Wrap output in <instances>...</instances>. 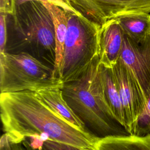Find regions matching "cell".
Listing matches in <instances>:
<instances>
[{"mask_svg":"<svg viewBox=\"0 0 150 150\" xmlns=\"http://www.w3.org/2000/svg\"><path fill=\"white\" fill-rule=\"evenodd\" d=\"M64 83L55 76L53 68L29 53H0L1 93L38 91L52 87L62 88Z\"/></svg>","mask_w":150,"mask_h":150,"instance_id":"obj_5","label":"cell"},{"mask_svg":"<svg viewBox=\"0 0 150 150\" xmlns=\"http://www.w3.org/2000/svg\"><path fill=\"white\" fill-rule=\"evenodd\" d=\"M11 16L19 39L14 49H19V52L28 49L30 54L53 68L56 54L54 25L43 3L25 2L16 6Z\"/></svg>","mask_w":150,"mask_h":150,"instance_id":"obj_3","label":"cell"},{"mask_svg":"<svg viewBox=\"0 0 150 150\" xmlns=\"http://www.w3.org/2000/svg\"><path fill=\"white\" fill-rule=\"evenodd\" d=\"M96 148L97 150H150V134L104 137L97 141Z\"/></svg>","mask_w":150,"mask_h":150,"instance_id":"obj_12","label":"cell"},{"mask_svg":"<svg viewBox=\"0 0 150 150\" xmlns=\"http://www.w3.org/2000/svg\"><path fill=\"white\" fill-rule=\"evenodd\" d=\"M101 76L107 102L115 118L125 127L123 108L111 68L106 67L101 63Z\"/></svg>","mask_w":150,"mask_h":150,"instance_id":"obj_13","label":"cell"},{"mask_svg":"<svg viewBox=\"0 0 150 150\" xmlns=\"http://www.w3.org/2000/svg\"><path fill=\"white\" fill-rule=\"evenodd\" d=\"M8 15L1 13L0 15V53L6 52L7 43L6 17Z\"/></svg>","mask_w":150,"mask_h":150,"instance_id":"obj_18","label":"cell"},{"mask_svg":"<svg viewBox=\"0 0 150 150\" xmlns=\"http://www.w3.org/2000/svg\"><path fill=\"white\" fill-rule=\"evenodd\" d=\"M43 3L50 12L53 22L56 43L55 62L53 70L55 76L61 79V70L67 29V12L53 4Z\"/></svg>","mask_w":150,"mask_h":150,"instance_id":"obj_11","label":"cell"},{"mask_svg":"<svg viewBox=\"0 0 150 150\" xmlns=\"http://www.w3.org/2000/svg\"><path fill=\"white\" fill-rule=\"evenodd\" d=\"M0 150H27L22 142H12L6 135L2 134L0 140Z\"/></svg>","mask_w":150,"mask_h":150,"instance_id":"obj_19","label":"cell"},{"mask_svg":"<svg viewBox=\"0 0 150 150\" xmlns=\"http://www.w3.org/2000/svg\"><path fill=\"white\" fill-rule=\"evenodd\" d=\"M111 69L123 108L125 129L134 135L146 107V97L134 73L120 60L118 59Z\"/></svg>","mask_w":150,"mask_h":150,"instance_id":"obj_6","label":"cell"},{"mask_svg":"<svg viewBox=\"0 0 150 150\" xmlns=\"http://www.w3.org/2000/svg\"><path fill=\"white\" fill-rule=\"evenodd\" d=\"M117 20L124 34L137 42L150 35V13H137Z\"/></svg>","mask_w":150,"mask_h":150,"instance_id":"obj_14","label":"cell"},{"mask_svg":"<svg viewBox=\"0 0 150 150\" xmlns=\"http://www.w3.org/2000/svg\"><path fill=\"white\" fill-rule=\"evenodd\" d=\"M61 79L63 83L79 78L101 54L103 27L82 14L67 13Z\"/></svg>","mask_w":150,"mask_h":150,"instance_id":"obj_4","label":"cell"},{"mask_svg":"<svg viewBox=\"0 0 150 150\" xmlns=\"http://www.w3.org/2000/svg\"><path fill=\"white\" fill-rule=\"evenodd\" d=\"M13 8L12 0H0V12L11 15L13 13Z\"/></svg>","mask_w":150,"mask_h":150,"instance_id":"obj_20","label":"cell"},{"mask_svg":"<svg viewBox=\"0 0 150 150\" xmlns=\"http://www.w3.org/2000/svg\"><path fill=\"white\" fill-rule=\"evenodd\" d=\"M2 131L12 142L41 137L83 149H96L100 139L73 126L49 108L35 91L1 93Z\"/></svg>","mask_w":150,"mask_h":150,"instance_id":"obj_1","label":"cell"},{"mask_svg":"<svg viewBox=\"0 0 150 150\" xmlns=\"http://www.w3.org/2000/svg\"><path fill=\"white\" fill-rule=\"evenodd\" d=\"M100 63L112 68L120 56L122 45L124 33L118 20H112L102 26Z\"/></svg>","mask_w":150,"mask_h":150,"instance_id":"obj_9","label":"cell"},{"mask_svg":"<svg viewBox=\"0 0 150 150\" xmlns=\"http://www.w3.org/2000/svg\"><path fill=\"white\" fill-rule=\"evenodd\" d=\"M27 150H97L83 149L73 145L52 141L41 137H31L22 142Z\"/></svg>","mask_w":150,"mask_h":150,"instance_id":"obj_15","label":"cell"},{"mask_svg":"<svg viewBox=\"0 0 150 150\" xmlns=\"http://www.w3.org/2000/svg\"><path fill=\"white\" fill-rule=\"evenodd\" d=\"M84 16L101 25L137 13H150V0H69Z\"/></svg>","mask_w":150,"mask_h":150,"instance_id":"obj_7","label":"cell"},{"mask_svg":"<svg viewBox=\"0 0 150 150\" xmlns=\"http://www.w3.org/2000/svg\"><path fill=\"white\" fill-rule=\"evenodd\" d=\"M150 134V96L146 101V107L138 118L134 135L144 136Z\"/></svg>","mask_w":150,"mask_h":150,"instance_id":"obj_16","label":"cell"},{"mask_svg":"<svg viewBox=\"0 0 150 150\" xmlns=\"http://www.w3.org/2000/svg\"><path fill=\"white\" fill-rule=\"evenodd\" d=\"M118 59L134 73L147 101L150 96V35L138 43L124 34Z\"/></svg>","mask_w":150,"mask_h":150,"instance_id":"obj_8","label":"cell"},{"mask_svg":"<svg viewBox=\"0 0 150 150\" xmlns=\"http://www.w3.org/2000/svg\"><path fill=\"white\" fill-rule=\"evenodd\" d=\"M39 1L42 2H49L50 4H53L64 11H65L67 13H74L77 14H81L79 11H77L76 9H74L71 5L70 4L69 0H12V6L14 10V8L19 6L21 4H23L25 2L29 1Z\"/></svg>","mask_w":150,"mask_h":150,"instance_id":"obj_17","label":"cell"},{"mask_svg":"<svg viewBox=\"0 0 150 150\" xmlns=\"http://www.w3.org/2000/svg\"><path fill=\"white\" fill-rule=\"evenodd\" d=\"M100 59L96 58L79 78L64 83L63 97L87 130L98 138L129 135L115 118L105 99Z\"/></svg>","mask_w":150,"mask_h":150,"instance_id":"obj_2","label":"cell"},{"mask_svg":"<svg viewBox=\"0 0 150 150\" xmlns=\"http://www.w3.org/2000/svg\"><path fill=\"white\" fill-rule=\"evenodd\" d=\"M36 93L39 98L54 112L76 128L84 132H89L64 98L62 88H46Z\"/></svg>","mask_w":150,"mask_h":150,"instance_id":"obj_10","label":"cell"}]
</instances>
